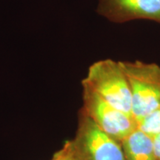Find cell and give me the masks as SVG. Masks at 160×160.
I'll return each instance as SVG.
<instances>
[{
    "mask_svg": "<svg viewBox=\"0 0 160 160\" xmlns=\"http://www.w3.org/2000/svg\"><path fill=\"white\" fill-rule=\"evenodd\" d=\"M132 93V113L139 122L160 105V65L137 61H121Z\"/></svg>",
    "mask_w": 160,
    "mask_h": 160,
    "instance_id": "cell-2",
    "label": "cell"
},
{
    "mask_svg": "<svg viewBox=\"0 0 160 160\" xmlns=\"http://www.w3.org/2000/svg\"><path fill=\"white\" fill-rule=\"evenodd\" d=\"M126 160H157L153 137L139 127L122 141Z\"/></svg>",
    "mask_w": 160,
    "mask_h": 160,
    "instance_id": "cell-6",
    "label": "cell"
},
{
    "mask_svg": "<svg viewBox=\"0 0 160 160\" xmlns=\"http://www.w3.org/2000/svg\"><path fill=\"white\" fill-rule=\"evenodd\" d=\"M50 160H79L73 148L71 139L67 140Z\"/></svg>",
    "mask_w": 160,
    "mask_h": 160,
    "instance_id": "cell-8",
    "label": "cell"
},
{
    "mask_svg": "<svg viewBox=\"0 0 160 160\" xmlns=\"http://www.w3.org/2000/svg\"><path fill=\"white\" fill-rule=\"evenodd\" d=\"M138 127L152 137L160 133V105L140 120Z\"/></svg>",
    "mask_w": 160,
    "mask_h": 160,
    "instance_id": "cell-7",
    "label": "cell"
},
{
    "mask_svg": "<svg viewBox=\"0 0 160 160\" xmlns=\"http://www.w3.org/2000/svg\"><path fill=\"white\" fill-rule=\"evenodd\" d=\"M82 84L88 86L108 103L127 114L132 113V93L121 61L99 60L89 67Z\"/></svg>",
    "mask_w": 160,
    "mask_h": 160,
    "instance_id": "cell-1",
    "label": "cell"
},
{
    "mask_svg": "<svg viewBox=\"0 0 160 160\" xmlns=\"http://www.w3.org/2000/svg\"><path fill=\"white\" fill-rule=\"evenodd\" d=\"M71 142L79 160H126L121 142L100 128L82 109Z\"/></svg>",
    "mask_w": 160,
    "mask_h": 160,
    "instance_id": "cell-3",
    "label": "cell"
},
{
    "mask_svg": "<svg viewBox=\"0 0 160 160\" xmlns=\"http://www.w3.org/2000/svg\"><path fill=\"white\" fill-rule=\"evenodd\" d=\"M82 86L81 109L104 131L122 142L138 127L134 117L110 105L88 86Z\"/></svg>",
    "mask_w": 160,
    "mask_h": 160,
    "instance_id": "cell-4",
    "label": "cell"
},
{
    "mask_svg": "<svg viewBox=\"0 0 160 160\" xmlns=\"http://www.w3.org/2000/svg\"><path fill=\"white\" fill-rule=\"evenodd\" d=\"M97 11L114 23L147 19L160 24V0H99Z\"/></svg>",
    "mask_w": 160,
    "mask_h": 160,
    "instance_id": "cell-5",
    "label": "cell"
},
{
    "mask_svg": "<svg viewBox=\"0 0 160 160\" xmlns=\"http://www.w3.org/2000/svg\"><path fill=\"white\" fill-rule=\"evenodd\" d=\"M153 137V145L157 160H160V133L154 136Z\"/></svg>",
    "mask_w": 160,
    "mask_h": 160,
    "instance_id": "cell-9",
    "label": "cell"
}]
</instances>
